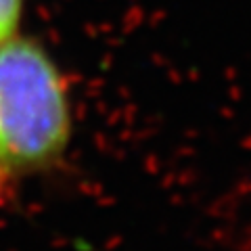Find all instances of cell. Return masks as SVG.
<instances>
[{"instance_id": "1", "label": "cell", "mask_w": 251, "mask_h": 251, "mask_svg": "<svg viewBox=\"0 0 251 251\" xmlns=\"http://www.w3.org/2000/svg\"><path fill=\"white\" fill-rule=\"evenodd\" d=\"M72 136L63 75L29 38L0 46V184L59 161Z\"/></svg>"}, {"instance_id": "2", "label": "cell", "mask_w": 251, "mask_h": 251, "mask_svg": "<svg viewBox=\"0 0 251 251\" xmlns=\"http://www.w3.org/2000/svg\"><path fill=\"white\" fill-rule=\"evenodd\" d=\"M25 0H0V46L15 38Z\"/></svg>"}]
</instances>
